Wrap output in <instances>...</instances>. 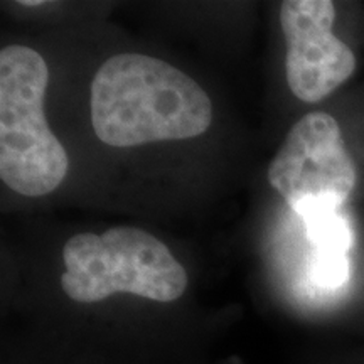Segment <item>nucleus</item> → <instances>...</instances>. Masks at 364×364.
I'll return each instance as SVG.
<instances>
[{"label": "nucleus", "instance_id": "obj_8", "mask_svg": "<svg viewBox=\"0 0 364 364\" xmlns=\"http://www.w3.org/2000/svg\"><path fill=\"white\" fill-rule=\"evenodd\" d=\"M46 2L43 0H31V2H27V0H22L21 6H26V7H36V6H44Z\"/></svg>", "mask_w": 364, "mask_h": 364}, {"label": "nucleus", "instance_id": "obj_7", "mask_svg": "<svg viewBox=\"0 0 364 364\" xmlns=\"http://www.w3.org/2000/svg\"><path fill=\"white\" fill-rule=\"evenodd\" d=\"M349 262L343 253H314L311 279L322 289H338L348 280Z\"/></svg>", "mask_w": 364, "mask_h": 364}, {"label": "nucleus", "instance_id": "obj_3", "mask_svg": "<svg viewBox=\"0 0 364 364\" xmlns=\"http://www.w3.org/2000/svg\"><path fill=\"white\" fill-rule=\"evenodd\" d=\"M61 289L71 300L93 304L115 294L174 302L188 289V273L156 236L134 226L102 235L71 236L63 248Z\"/></svg>", "mask_w": 364, "mask_h": 364}, {"label": "nucleus", "instance_id": "obj_5", "mask_svg": "<svg viewBox=\"0 0 364 364\" xmlns=\"http://www.w3.org/2000/svg\"><path fill=\"white\" fill-rule=\"evenodd\" d=\"M331 0H285L280 26L287 43V83L300 102L318 103L356 70V56L334 34Z\"/></svg>", "mask_w": 364, "mask_h": 364}, {"label": "nucleus", "instance_id": "obj_6", "mask_svg": "<svg viewBox=\"0 0 364 364\" xmlns=\"http://www.w3.org/2000/svg\"><path fill=\"white\" fill-rule=\"evenodd\" d=\"M307 240L316 253H343L348 255L353 235L349 225L339 211L317 213L304 218Z\"/></svg>", "mask_w": 364, "mask_h": 364}, {"label": "nucleus", "instance_id": "obj_2", "mask_svg": "<svg viewBox=\"0 0 364 364\" xmlns=\"http://www.w3.org/2000/svg\"><path fill=\"white\" fill-rule=\"evenodd\" d=\"M49 70L27 46L0 51V177L14 193L39 198L68 174L66 150L49 129L44 97Z\"/></svg>", "mask_w": 364, "mask_h": 364}, {"label": "nucleus", "instance_id": "obj_4", "mask_svg": "<svg viewBox=\"0 0 364 364\" xmlns=\"http://www.w3.org/2000/svg\"><path fill=\"white\" fill-rule=\"evenodd\" d=\"M268 182L297 215L341 211L358 181L334 117L312 112L294 124L268 166Z\"/></svg>", "mask_w": 364, "mask_h": 364}, {"label": "nucleus", "instance_id": "obj_1", "mask_svg": "<svg viewBox=\"0 0 364 364\" xmlns=\"http://www.w3.org/2000/svg\"><path fill=\"white\" fill-rule=\"evenodd\" d=\"M91 125L112 147L194 139L213 122L208 93L162 59L127 53L105 61L91 81Z\"/></svg>", "mask_w": 364, "mask_h": 364}]
</instances>
